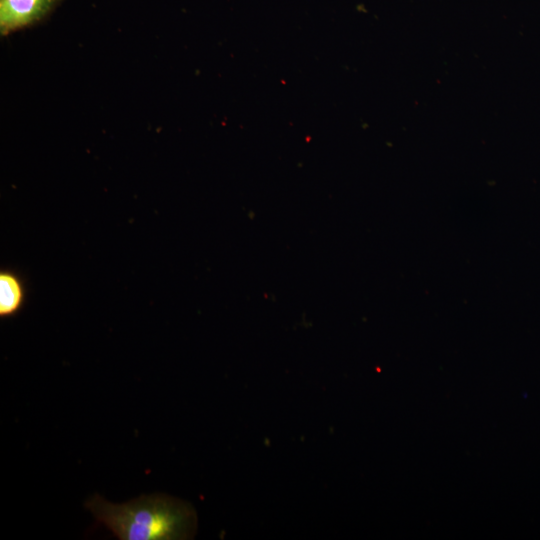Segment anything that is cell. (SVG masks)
<instances>
[{
	"label": "cell",
	"mask_w": 540,
	"mask_h": 540,
	"mask_svg": "<svg viewBox=\"0 0 540 540\" xmlns=\"http://www.w3.org/2000/svg\"><path fill=\"white\" fill-rule=\"evenodd\" d=\"M61 0H0L2 36L31 26L45 18Z\"/></svg>",
	"instance_id": "2"
},
{
	"label": "cell",
	"mask_w": 540,
	"mask_h": 540,
	"mask_svg": "<svg viewBox=\"0 0 540 540\" xmlns=\"http://www.w3.org/2000/svg\"><path fill=\"white\" fill-rule=\"evenodd\" d=\"M85 507L119 540H184L194 536L193 507L164 494L142 495L122 504L94 495Z\"/></svg>",
	"instance_id": "1"
},
{
	"label": "cell",
	"mask_w": 540,
	"mask_h": 540,
	"mask_svg": "<svg viewBox=\"0 0 540 540\" xmlns=\"http://www.w3.org/2000/svg\"><path fill=\"white\" fill-rule=\"evenodd\" d=\"M25 301V289L22 279L12 270L0 271V317L16 315Z\"/></svg>",
	"instance_id": "3"
}]
</instances>
